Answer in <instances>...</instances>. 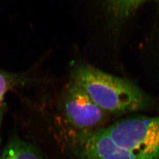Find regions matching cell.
I'll list each match as a JSON object with an SVG mask.
<instances>
[{"label":"cell","instance_id":"4","mask_svg":"<svg viewBox=\"0 0 159 159\" xmlns=\"http://www.w3.org/2000/svg\"><path fill=\"white\" fill-rule=\"evenodd\" d=\"M0 159H46L33 144L14 136L2 150Z\"/></svg>","mask_w":159,"mask_h":159},{"label":"cell","instance_id":"6","mask_svg":"<svg viewBox=\"0 0 159 159\" xmlns=\"http://www.w3.org/2000/svg\"><path fill=\"white\" fill-rule=\"evenodd\" d=\"M144 2L143 1H113L108 2L107 7L115 16L122 18L130 15Z\"/></svg>","mask_w":159,"mask_h":159},{"label":"cell","instance_id":"2","mask_svg":"<svg viewBox=\"0 0 159 159\" xmlns=\"http://www.w3.org/2000/svg\"><path fill=\"white\" fill-rule=\"evenodd\" d=\"M119 148L139 159H159V117H136L103 129Z\"/></svg>","mask_w":159,"mask_h":159},{"label":"cell","instance_id":"3","mask_svg":"<svg viewBox=\"0 0 159 159\" xmlns=\"http://www.w3.org/2000/svg\"><path fill=\"white\" fill-rule=\"evenodd\" d=\"M63 111L68 124L78 132L98 129L97 127L102 124L107 115L84 91L72 83L64 96Z\"/></svg>","mask_w":159,"mask_h":159},{"label":"cell","instance_id":"7","mask_svg":"<svg viewBox=\"0 0 159 159\" xmlns=\"http://www.w3.org/2000/svg\"><path fill=\"white\" fill-rule=\"evenodd\" d=\"M5 106H2L0 107V143H1V127H2V120H3V117L4 114V111H5Z\"/></svg>","mask_w":159,"mask_h":159},{"label":"cell","instance_id":"5","mask_svg":"<svg viewBox=\"0 0 159 159\" xmlns=\"http://www.w3.org/2000/svg\"><path fill=\"white\" fill-rule=\"evenodd\" d=\"M27 80L25 75L10 73L0 70V106L8 91L18 85H23Z\"/></svg>","mask_w":159,"mask_h":159},{"label":"cell","instance_id":"1","mask_svg":"<svg viewBox=\"0 0 159 159\" xmlns=\"http://www.w3.org/2000/svg\"><path fill=\"white\" fill-rule=\"evenodd\" d=\"M107 113L122 114L141 110L148 104V96L127 80L89 66H80L71 81Z\"/></svg>","mask_w":159,"mask_h":159}]
</instances>
